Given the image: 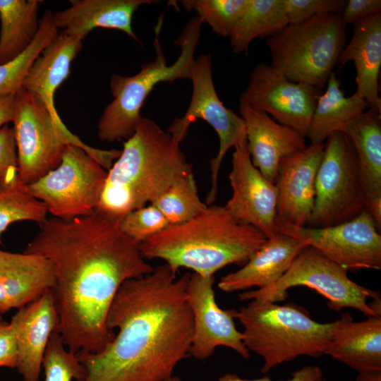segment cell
I'll list each match as a JSON object with an SVG mask.
<instances>
[{"label":"cell","instance_id":"8d00e7d4","mask_svg":"<svg viewBox=\"0 0 381 381\" xmlns=\"http://www.w3.org/2000/svg\"><path fill=\"white\" fill-rule=\"evenodd\" d=\"M18 174V157L13 128H0V184L12 181Z\"/></svg>","mask_w":381,"mask_h":381},{"label":"cell","instance_id":"d4e9b609","mask_svg":"<svg viewBox=\"0 0 381 381\" xmlns=\"http://www.w3.org/2000/svg\"><path fill=\"white\" fill-rule=\"evenodd\" d=\"M357 156L366 210L381 229V112L368 109L346 133Z\"/></svg>","mask_w":381,"mask_h":381},{"label":"cell","instance_id":"4fadbf2b","mask_svg":"<svg viewBox=\"0 0 381 381\" xmlns=\"http://www.w3.org/2000/svg\"><path fill=\"white\" fill-rule=\"evenodd\" d=\"M276 231L310 246L346 270L381 269V236L367 210L335 226L313 228L294 225L277 215Z\"/></svg>","mask_w":381,"mask_h":381},{"label":"cell","instance_id":"603a6c76","mask_svg":"<svg viewBox=\"0 0 381 381\" xmlns=\"http://www.w3.org/2000/svg\"><path fill=\"white\" fill-rule=\"evenodd\" d=\"M335 322L326 354L358 373L381 371V316L353 322L346 312Z\"/></svg>","mask_w":381,"mask_h":381},{"label":"cell","instance_id":"d6986e66","mask_svg":"<svg viewBox=\"0 0 381 381\" xmlns=\"http://www.w3.org/2000/svg\"><path fill=\"white\" fill-rule=\"evenodd\" d=\"M239 112L246 124L251 162L267 180L274 183L281 159L304 149L306 138L245 103L239 102Z\"/></svg>","mask_w":381,"mask_h":381},{"label":"cell","instance_id":"8fae6325","mask_svg":"<svg viewBox=\"0 0 381 381\" xmlns=\"http://www.w3.org/2000/svg\"><path fill=\"white\" fill-rule=\"evenodd\" d=\"M326 140L308 227L340 224L366 210V197L351 142L342 132L333 133Z\"/></svg>","mask_w":381,"mask_h":381},{"label":"cell","instance_id":"4dcf8cb0","mask_svg":"<svg viewBox=\"0 0 381 381\" xmlns=\"http://www.w3.org/2000/svg\"><path fill=\"white\" fill-rule=\"evenodd\" d=\"M150 204L163 214L169 226L190 221L208 206L199 197L193 171L176 179Z\"/></svg>","mask_w":381,"mask_h":381},{"label":"cell","instance_id":"b9f144b4","mask_svg":"<svg viewBox=\"0 0 381 381\" xmlns=\"http://www.w3.org/2000/svg\"><path fill=\"white\" fill-rule=\"evenodd\" d=\"M356 381H381V371L358 373Z\"/></svg>","mask_w":381,"mask_h":381},{"label":"cell","instance_id":"7a4b0ae2","mask_svg":"<svg viewBox=\"0 0 381 381\" xmlns=\"http://www.w3.org/2000/svg\"><path fill=\"white\" fill-rule=\"evenodd\" d=\"M176 274L164 263L122 284L107 319L117 333L101 351L76 356L84 368L79 381H167L174 375L190 356L193 334L190 274Z\"/></svg>","mask_w":381,"mask_h":381},{"label":"cell","instance_id":"cb8c5ba5","mask_svg":"<svg viewBox=\"0 0 381 381\" xmlns=\"http://www.w3.org/2000/svg\"><path fill=\"white\" fill-rule=\"evenodd\" d=\"M353 61L356 92L369 107L381 112L379 78L381 67V13L353 24V35L343 49L339 63Z\"/></svg>","mask_w":381,"mask_h":381},{"label":"cell","instance_id":"74e56055","mask_svg":"<svg viewBox=\"0 0 381 381\" xmlns=\"http://www.w3.org/2000/svg\"><path fill=\"white\" fill-rule=\"evenodd\" d=\"M378 13H381L380 0H349L340 15L346 25H353Z\"/></svg>","mask_w":381,"mask_h":381},{"label":"cell","instance_id":"e575fe53","mask_svg":"<svg viewBox=\"0 0 381 381\" xmlns=\"http://www.w3.org/2000/svg\"><path fill=\"white\" fill-rule=\"evenodd\" d=\"M169 226L163 214L152 204L128 212L120 220L122 231L139 243Z\"/></svg>","mask_w":381,"mask_h":381},{"label":"cell","instance_id":"6da1fadb","mask_svg":"<svg viewBox=\"0 0 381 381\" xmlns=\"http://www.w3.org/2000/svg\"><path fill=\"white\" fill-rule=\"evenodd\" d=\"M121 219L97 211L69 220L47 219L24 250L54 265L56 331L75 356L98 353L113 340L107 319L120 286L154 270L140 243L121 229Z\"/></svg>","mask_w":381,"mask_h":381},{"label":"cell","instance_id":"5bb4252c","mask_svg":"<svg viewBox=\"0 0 381 381\" xmlns=\"http://www.w3.org/2000/svg\"><path fill=\"white\" fill-rule=\"evenodd\" d=\"M320 95L319 89L293 82L271 65L258 63L249 73L239 102L272 116L306 138Z\"/></svg>","mask_w":381,"mask_h":381},{"label":"cell","instance_id":"7402d4cb","mask_svg":"<svg viewBox=\"0 0 381 381\" xmlns=\"http://www.w3.org/2000/svg\"><path fill=\"white\" fill-rule=\"evenodd\" d=\"M55 284L54 265L46 258L0 249V287L10 310L27 306L53 290Z\"/></svg>","mask_w":381,"mask_h":381},{"label":"cell","instance_id":"44dd1931","mask_svg":"<svg viewBox=\"0 0 381 381\" xmlns=\"http://www.w3.org/2000/svg\"><path fill=\"white\" fill-rule=\"evenodd\" d=\"M156 3L152 0H75L71 6L53 13L54 22L62 33L83 40L97 28L123 32L139 42L132 27L133 16L142 5Z\"/></svg>","mask_w":381,"mask_h":381},{"label":"cell","instance_id":"ffe728a7","mask_svg":"<svg viewBox=\"0 0 381 381\" xmlns=\"http://www.w3.org/2000/svg\"><path fill=\"white\" fill-rule=\"evenodd\" d=\"M306 246L300 240L276 231L241 269L222 277L218 287L224 292L233 293L270 286L286 273Z\"/></svg>","mask_w":381,"mask_h":381},{"label":"cell","instance_id":"ee69618b","mask_svg":"<svg viewBox=\"0 0 381 381\" xmlns=\"http://www.w3.org/2000/svg\"><path fill=\"white\" fill-rule=\"evenodd\" d=\"M6 322H4L2 319L1 315L0 314V326L3 324H4Z\"/></svg>","mask_w":381,"mask_h":381},{"label":"cell","instance_id":"836d02e7","mask_svg":"<svg viewBox=\"0 0 381 381\" xmlns=\"http://www.w3.org/2000/svg\"><path fill=\"white\" fill-rule=\"evenodd\" d=\"M42 368L44 381H76L84 376V368L77 356L69 351L55 330L44 353Z\"/></svg>","mask_w":381,"mask_h":381},{"label":"cell","instance_id":"f35d334b","mask_svg":"<svg viewBox=\"0 0 381 381\" xmlns=\"http://www.w3.org/2000/svg\"><path fill=\"white\" fill-rule=\"evenodd\" d=\"M18 352L14 333L9 322L0 326V367L17 368Z\"/></svg>","mask_w":381,"mask_h":381},{"label":"cell","instance_id":"d590c367","mask_svg":"<svg viewBox=\"0 0 381 381\" xmlns=\"http://www.w3.org/2000/svg\"><path fill=\"white\" fill-rule=\"evenodd\" d=\"M346 3V0H284L289 23H301L322 14L341 13Z\"/></svg>","mask_w":381,"mask_h":381},{"label":"cell","instance_id":"ac0fdd59","mask_svg":"<svg viewBox=\"0 0 381 381\" xmlns=\"http://www.w3.org/2000/svg\"><path fill=\"white\" fill-rule=\"evenodd\" d=\"M59 322L53 290L20 308L9 322L15 335L19 374L23 381H38L52 334Z\"/></svg>","mask_w":381,"mask_h":381},{"label":"cell","instance_id":"2e32d148","mask_svg":"<svg viewBox=\"0 0 381 381\" xmlns=\"http://www.w3.org/2000/svg\"><path fill=\"white\" fill-rule=\"evenodd\" d=\"M234 149L229 175L232 194L224 207L235 219L270 238L276 232V186L253 164L246 139Z\"/></svg>","mask_w":381,"mask_h":381},{"label":"cell","instance_id":"e0dca14e","mask_svg":"<svg viewBox=\"0 0 381 381\" xmlns=\"http://www.w3.org/2000/svg\"><path fill=\"white\" fill-rule=\"evenodd\" d=\"M325 145L310 144L281 159L274 184L277 215L299 226H306L315 196V181Z\"/></svg>","mask_w":381,"mask_h":381},{"label":"cell","instance_id":"52a82bcc","mask_svg":"<svg viewBox=\"0 0 381 381\" xmlns=\"http://www.w3.org/2000/svg\"><path fill=\"white\" fill-rule=\"evenodd\" d=\"M340 13H327L289 23L266 38L271 66L289 80L318 89L326 86L347 43Z\"/></svg>","mask_w":381,"mask_h":381},{"label":"cell","instance_id":"3957f363","mask_svg":"<svg viewBox=\"0 0 381 381\" xmlns=\"http://www.w3.org/2000/svg\"><path fill=\"white\" fill-rule=\"evenodd\" d=\"M180 144L155 121L143 116L107 171L95 211L121 218L152 203L176 179L193 171Z\"/></svg>","mask_w":381,"mask_h":381},{"label":"cell","instance_id":"f1b7e54d","mask_svg":"<svg viewBox=\"0 0 381 381\" xmlns=\"http://www.w3.org/2000/svg\"><path fill=\"white\" fill-rule=\"evenodd\" d=\"M289 24L284 0H248L247 5L230 36L236 54L246 53L258 37H269Z\"/></svg>","mask_w":381,"mask_h":381},{"label":"cell","instance_id":"f546056e","mask_svg":"<svg viewBox=\"0 0 381 381\" xmlns=\"http://www.w3.org/2000/svg\"><path fill=\"white\" fill-rule=\"evenodd\" d=\"M53 12L47 10L40 20L38 32L28 47L13 60L0 65V97L15 95L35 60L59 35Z\"/></svg>","mask_w":381,"mask_h":381},{"label":"cell","instance_id":"9c48e42d","mask_svg":"<svg viewBox=\"0 0 381 381\" xmlns=\"http://www.w3.org/2000/svg\"><path fill=\"white\" fill-rule=\"evenodd\" d=\"M80 146H66L61 162L28 185L54 217L69 220L92 214L98 206L113 162Z\"/></svg>","mask_w":381,"mask_h":381},{"label":"cell","instance_id":"4316f807","mask_svg":"<svg viewBox=\"0 0 381 381\" xmlns=\"http://www.w3.org/2000/svg\"><path fill=\"white\" fill-rule=\"evenodd\" d=\"M365 99L355 92L346 97L341 81L333 72L320 95L307 136L310 144H321L335 132L346 133L348 127L369 109Z\"/></svg>","mask_w":381,"mask_h":381},{"label":"cell","instance_id":"484cf974","mask_svg":"<svg viewBox=\"0 0 381 381\" xmlns=\"http://www.w3.org/2000/svg\"><path fill=\"white\" fill-rule=\"evenodd\" d=\"M83 40L59 35L41 53L27 75L22 89L41 99L56 116L54 94L68 78L73 60L80 51Z\"/></svg>","mask_w":381,"mask_h":381},{"label":"cell","instance_id":"d6a6232c","mask_svg":"<svg viewBox=\"0 0 381 381\" xmlns=\"http://www.w3.org/2000/svg\"><path fill=\"white\" fill-rule=\"evenodd\" d=\"M180 2L186 11H195L201 22L208 24L216 34L229 37L248 0H183Z\"/></svg>","mask_w":381,"mask_h":381},{"label":"cell","instance_id":"ab89813d","mask_svg":"<svg viewBox=\"0 0 381 381\" xmlns=\"http://www.w3.org/2000/svg\"><path fill=\"white\" fill-rule=\"evenodd\" d=\"M218 381H274L267 376L254 380L241 378L235 373H227L221 376ZM282 381H325L321 368L318 365H306L294 371L291 378Z\"/></svg>","mask_w":381,"mask_h":381},{"label":"cell","instance_id":"7bdbcfd3","mask_svg":"<svg viewBox=\"0 0 381 381\" xmlns=\"http://www.w3.org/2000/svg\"><path fill=\"white\" fill-rule=\"evenodd\" d=\"M167 381H182L181 377L176 375H173L171 377L168 379Z\"/></svg>","mask_w":381,"mask_h":381},{"label":"cell","instance_id":"60d3db41","mask_svg":"<svg viewBox=\"0 0 381 381\" xmlns=\"http://www.w3.org/2000/svg\"><path fill=\"white\" fill-rule=\"evenodd\" d=\"M15 95L0 97V128L13 120Z\"/></svg>","mask_w":381,"mask_h":381},{"label":"cell","instance_id":"7c38bea8","mask_svg":"<svg viewBox=\"0 0 381 381\" xmlns=\"http://www.w3.org/2000/svg\"><path fill=\"white\" fill-rule=\"evenodd\" d=\"M189 79L193 85L189 106L182 117L173 120L167 131L181 143L190 125L202 119L217 134L219 149L210 162L211 188L205 202L210 205L217 196L218 176L222 160L231 148L246 139V124L240 115L226 107L220 100L213 81L210 54H201L195 59Z\"/></svg>","mask_w":381,"mask_h":381},{"label":"cell","instance_id":"9a60e30c","mask_svg":"<svg viewBox=\"0 0 381 381\" xmlns=\"http://www.w3.org/2000/svg\"><path fill=\"white\" fill-rule=\"evenodd\" d=\"M214 281V276L194 272L187 284V301L193 321L190 356L204 361L214 354L217 347L225 346L248 359L250 352L234 322L236 310L219 307L213 288Z\"/></svg>","mask_w":381,"mask_h":381},{"label":"cell","instance_id":"ba28073f","mask_svg":"<svg viewBox=\"0 0 381 381\" xmlns=\"http://www.w3.org/2000/svg\"><path fill=\"white\" fill-rule=\"evenodd\" d=\"M12 122L18 174L27 185L57 167L68 144L80 146L105 158L111 155L110 150H99L83 143L68 130L59 116L54 115L41 99L23 89L15 95Z\"/></svg>","mask_w":381,"mask_h":381},{"label":"cell","instance_id":"8992f818","mask_svg":"<svg viewBox=\"0 0 381 381\" xmlns=\"http://www.w3.org/2000/svg\"><path fill=\"white\" fill-rule=\"evenodd\" d=\"M202 25L197 16L187 22L174 42L181 48L180 54L174 64L169 65L159 44L161 24H158L153 42L154 60L143 64L135 75L114 74L111 76L109 87L114 99L105 107L99 119L97 137L99 140L112 143L128 139L143 118L142 107L157 84L190 78Z\"/></svg>","mask_w":381,"mask_h":381},{"label":"cell","instance_id":"1f68e13d","mask_svg":"<svg viewBox=\"0 0 381 381\" xmlns=\"http://www.w3.org/2000/svg\"><path fill=\"white\" fill-rule=\"evenodd\" d=\"M47 213L45 205L32 195L19 176L0 184V242L1 234L10 224L20 221L41 224L48 219Z\"/></svg>","mask_w":381,"mask_h":381},{"label":"cell","instance_id":"30bf717a","mask_svg":"<svg viewBox=\"0 0 381 381\" xmlns=\"http://www.w3.org/2000/svg\"><path fill=\"white\" fill-rule=\"evenodd\" d=\"M298 286L310 288L323 296L332 310L339 312L345 308H352L367 317L381 316L370 303H367L368 298L380 299L379 292L350 279L346 270L310 246H306L299 253L278 281L261 289L243 292L238 298L240 301L277 303L288 297L289 289Z\"/></svg>","mask_w":381,"mask_h":381},{"label":"cell","instance_id":"83f0119b","mask_svg":"<svg viewBox=\"0 0 381 381\" xmlns=\"http://www.w3.org/2000/svg\"><path fill=\"white\" fill-rule=\"evenodd\" d=\"M40 0H0V65L23 52L40 28Z\"/></svg>","mask_w":381,"mask_h":381},{"label":"cell","instance_id":"277c9868","mask_svg":"<svg viewBox=\"0 0 381 381\" xmlns=\"http://www.w3.org/2000/svg\"><path fill=\"white\" fill-rule=\"evenodd\" d=\"M267 240L258 229L235 219L224 206L210 205L190 221L145 239L140 249L145 258L162 260L175 272L185 267L214 276L226 265H244Z\"/></svg>","mask_w":381,"mask_h":381},{"label":"cell","instance_id":"5b68a950","mask_svg":"<svg viewBox=\"0 0 381 381\" xmlns=\"http://www.w3.org/2000/svg\"><path fill=\"white\" fill-rule=\"evenodd\" d=\"M235 319L243 327L247 349L262 358L264 374L301 356L319 358L326 354L336 324L318 322L295 303L258 300H250L236 310Z\"/></svg>","mask_w":381,"mask_h":381}]
</instances>
